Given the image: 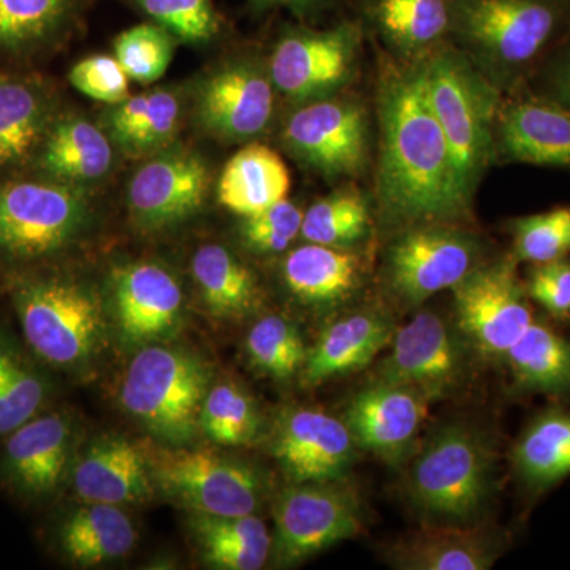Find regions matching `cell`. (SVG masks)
Segmentation results:
<instances>
[{"instance_id":"obj_33","label":"cell","mask_w":570,"mask_h":570,"mask_svg":"<svg viewBox=\"0 0 570 570\" xmlns=\"http://www.w3.org/2000/svg\"><path fill=\"white\" fill-rule=\"evenodd\" d=\"M50 104L39 86L21 78H0V171L20 164L43 141Z\"/></svg>"},{"instance_id":"obj_28","label":"cell","mask_w":570,"mask_h":570,"mask_svg":"<svg viewBox=\"0 0 570 570\" xmlns=\"http://www.w3.org/2000/svg\"><path fill=\"white\" fill-rule=\"evenodd\" d=\"M190 528L205 561L217 569L257 570L272 554L273 538L254 515H208L193 512Z\"/></svg>"},{"instance_id":"obj_29","label":"cell","mask_w":570,"mask_h":570,"mask_svg":"<svg viewBox=\"0 0 570 570\" xmlns=\"http://www.w3.org/2000/svg\"><path fill=\"white\" fill-rule=\"evenodd\" d=\"M181 119V100L176 91H156L127 97L112 105L105 124L122 151L138 156L163 148L174 138Z\"/></svg>"},{"instance_id":"obj_2","label":"cell","mask_w":570,"mask_h":570,"mask_svg":"<svg viewBox=\"0 0 570 570\" xmlns=\"http://www.w3.org/2000/svg\"><path fill=\"white\" fill-rule=\"evenodd\" d=\"M455 47L502 94L530 82L570 32V0H449Z\"/></svg>"},{"instance_id":"obj_25","label":"cell","mask_w":570,"mask_h":570,"mask_svg":"<svg viewBox=\"0 0 570 570\" xmlns=\"http://www.w3.org/2000/svg\"><path fill=\"white\" fill-rule=\"evenodd\" d=\"M498 553L494 539L478 527H426L390 551L392 564L406 570H485Z\"/></svg>"},{"instance_id":"obj_30","label":"cell","mask_w":570,"mask_h":570,"mask_svg":"<svg viewBox=\"0 0 570 570\" xmlns=\"http://www.w3.org/2000/svg\"><path fill=\"white\" fill-rule=\"evenodd\" d=\"M135 542L134 523L119 505L89 502L62 524V549L81 566L119 560L130 553Z\"/></svg>"},{"instance_id":"obj_6","label":"cell","mask_w":570,"mask_h":570,"mask_svg":"<svg viewBox=\"0 0 570 570\" xmlns=\"http://www.w3.org/2000/svg\"><path fill=\"white\" fill-rule=\"evenodd\" d=\"M29 346L45 362L77 366L88 362L104 336V313L88 288L71 281H29L14 294Z\"/></svg>"},{"instance_id":"obj_45","label":"cell","mask_w":570,"mask_h":570,"mask_svg":"<svg viewBox=\"0 0 570 570\" xmlns=\"http://www.w3.org/2000/svg\"><path fill=\"white\" fill-rule=\"evenodd\" d=\"M69 80L77 91L99 102L116 105L129 97V77L111 56L96 55L75 63Z\"/></svg>"},{"instance_id":"obj_39","label":"cell","mask_w":570,"mask_h":570,"mask_svg":"<svg viewBox=\"0 0 570 570\" xmlns=\"http://www.w3.org/2000/svg\"><path fill=\"white\" fill-rule=\"evenodd\" d=\"M246 352L258 371L279 381L298 374L307 356L298 328L281 316L255 322L246 336Z\"/></svg>"},{"instance_id":"obj_9","label":"cell","mask_w":570,"mask_h":570,"mask_svg":"<svg viewBox=\"0 0 570 570\" xmlns=\"http://www.w3.org/2000/svg\"><path fill=\"white\" fill-rule=\"evenodd\" d=\"M362 530V501L354 487L343 480L296 483L277 498L272 553L279 564H296Z\"/></svg>"},{"instance_id":"obj_15","label":"cell","mask_w":570,"mask_h":570,"mask_svg":"<svg viewBox=\"0 0 570 570\" xmlns=\"http://www.w3.org/2000/svg\"><path fill=\"white\" fill-rule=\"evenodd\" d=\"M356 448L346 422L318 409H287L273 428L272 453L295 483L343 480Z\"/></svg>"},{"instance_id":"obj_1","label":"cell","mask_w":570,"mask_h":570,"mask_svg":"<svg viewBox=\"0 0 570 570\" xmlns=\"http://www.w3.org/2000/svg\"><path fill=\"white\" fill-rule=\"evenodd\" d=\"M376 198L384 224L395 228L459 224L471 214L444 130L419 62L390 70L379 89Z\"/></svg>"},{"instance_id":"obj_42","label":"cell","mask_w":570,"mask_h":570,"mask_svg":"<svg viewBox=\"0 0 570 570\" xmlns=\"http://www.w3.org/2000/svg\"><path fill=\"white\" fill-rule=\"evenodd\" d=\"M115 58L129 80L149 85L164 77L174 58V36L159 24H137L115 40Z\"/></svg>"},{"instance_id":"obj_11","label":"cell","mask_w":570,"mask_h":570,"mask_svg":"<svg viewBox=\"0 0 570 570\" xmlns=\"http://www.w3.org/2000/svg\"><path fill=\"white\" fill-rule=\"evenodd\" d=\"M148 461L154 487L190 512L253 515L261 504V475L242 461L208 450H159Z\"/></svg>"},{"instance_id":"obj_7","label":"cell","mask_w":570,"mask_h":570,"mask_svg":"<svg viewBox=\"0 0 570 570\" xmlns=\"http://www.w3.org/2000/svg\"><path fill=\"white\" fill-rule=\"evenodd\" d=\"M85 194L69 183L0 186V254L33 261L66 249L88 224Z\"/></svg>"},{"instance_id":"obj_48","label":"cell","mask_w":570,"mask_h":570,"mask_svg":"<svg viewBox=\"0 0 570 570\" xmlns=\"http://www.w3.org/2000/svg\"><path fill=\"white\" fill-rule=\"evenodd\" d=\"M257 10L287 9L299 17H309L332 6V0H250Z\"/></svg>"},{"instance_id":"obj_10","label":"cell","mask_w":570,"mask_h":570,"mask_svg":"<svg viewBox=\"0 0 570 570\" xmlns=\"http://www.w3.org/2000/svg\"><path fill=\"white\" fill-rule=\"evenodd\" d=\"M469 341L459 325L420 311L393 335L392 351L373 371L376 384L420 390L431 400L456 392L469 376Z\"/></svg>"},{"instance_id":"obj_23","label":"cell","mask_w":570,"mask_h":570,"mask_svg":"<svg viewBox=\"0 0 570 570\" xmlns=\"http://www.w3.org/2000/svg\"><path fill=\"white\" fill-rule=\"evenodd\" d=\"M396 328L384 313L355 311L333 322L307 352L303 379L318 385L330 379L347 376L370 365L379 352L392 343Z\"/></svg>"},{"instance_id":"obj_35","label":"cell","mask_w":570,"mask_h":570,"mask_svg":"<svg viewBox=\"0 0 570 570\" xmlns=\"http://www.w3.org/2000/svg\"><path fill=\"white\" fill-rule=\"evenodd\" d=\"M517 387L528 392H570V341L532 322L504 355Z\"/></svg>"},{"instance_id":"obj_16","label":"cell","mask_w":570,"mask_h":570,"mask_svg":"<svg viewBox=\"0 0 570 570\" xmlns=\"http://www.w3.org/2000/svg\"><path fill=\"white\" fill-rule=\"evenodd\" d=\"M209 190V168L190 151H168L138 168L129 184L130 217L146 232L174 227L200 212Z\"/></svg>"},{"instance_id":"obj_34","label":"cell","mask_w":570,"mask_h":570,"mask_svg":"<svg viewBox=\"0 0 570 570\" xmlns=\"http://www.w3.org/2000/svg\"><path fill=\"white\" fill-rule=\"evenodd\" d=\"M513 466L524 485L547 490L570 475V411L539 415L513 449Z\"/></svg>"},{"instance_id":"obj_20","label":"cell","mask_w":570,"mask_h":570,"mask_svg":"<svg viewBox=\"0 0 570 570\" xmlns=\"http://www.w3.org/2000/svg\"><path fill=\"white\" fill-rule=\"evenodd\" d=\"M111 295L119 333L134 346L163 340L181 321V285L164 266H119L111 275Z\"/></svg>"},{"instance_id":"obj_41","label":"cell","mask_w":570,"mask_h":570,"mask_svg":"<svg viewBox=\"0 0 570 570\" xmlns=\"http://www.w3.org/2000/svg\"><path fill=\"white\" fill-rule=\"evenodd\" d=\"M515 261L549 264L570 254V206L519 217L510 224Z\"/></svg>"},{"instance_id":"obj_22","label":"cell","mask_w":570,"mask_h":570,"mask_svg":"<svg viewBox=\"0 0 570 570\" xmlns=\"http://www.w3.org/2000/svg\"><path fill=\"white\" fill-rule=\"evenodd\" d=\"M71 444L69 420L59 414L33 417L11 431L3 466L11 482L24 493L45 497L58 489Z\"/></svg>"},{"instance_id":"obj_4","label":"cell","mask_w":570,"mask_h":570,"mask_svg":"<svg viewBox=\"0 0 570 570\" xmlns=\"http://www.w3.org/2000/svg\"><path fill=\"white\" fill-rule=\"evenodd\" d=\"M494 455L478 428L453 422L434 431L409 471L412 502L434 519L466 523L493 493Z\"/></svg>"},{"instance_id":"obj_3","label":"cell","mask_w":570,"mask_h":570,"mask_svg":"<svg viewBox=\"0 0 570 570\" xmlns=\"http://www.w3.org/2000/svg\"><path fill=\"white\" fill-rule=\"evenodd\" d=\"M431 108L452 153L463 194L472 204L494 160V126L502 92L456 47L439 45L419 61Z\"/></svg>"},{"instance_id":"obj_46","label":"cell","mask_w":570,"mask_h":570,"mask_svg":"<svg viewBox=\"0 0 570 570\" xmlns=\"http://www.w3.org/2000/svg\"><path fill=\"white\" fill-rule=\"evenodd\" d=\"M530 298L554 317L570 316V262L568 258L534 265L527 283Z\"/></svg>"},{"instance_id":"obj_18","label":"cell","mask_w":570,"mask_h":570,"mask_svg":"<svg viewBox=\"0 0 570 570\" xmlns=\"http://www.w3.org/2000/svg\"><path fill=\"white\" fill-rule=\"evenodd\" d=\"M509 94L499 105L494 159L570 168V111L528 86Z\"/></svg>"},{"instance_id":"obj_27","label":"cell","mask_w":570,"mask_h":570,"mask_svg":"<svg viewBox=\"0 0 570 570\" xmlns=\"http://www.w3.org/2000/svg\"><path fill=\"white\" fill-rule=\"evenodd\" d=\"M41 142L40 167L59 181L91 183L110 171V138L86 119L56 122Z\"/></svg>"},{"instance_id":"obj_19","label":"cell","mask_w":570,"mask_h":570,"mask_svg":"<svg viewBox=\"0 0 570 570\" xmlns=\"http://www.w3.org/2000/svg\"><path fill=\"white\" fill-rule=\"evenodd\" d=\"M430 401L420 390L373 382L352 397L344 422L358 448L395 464L414 448Z\"/></svg>"},{"instance_id":"obj_5","label":"cell","mask_w":570,"mask_h":570,"mask_svg":"<svg viewBox=\"0 0 570 570\" xmlns=\"http://www.w3.org/2000/svg\"><path fill=\"white\" fill-rule=\"evenodd\" d=\"M209 377L197 356L179 348L146 346L127 367L119 400L154 436L186 444L200 426Z\"/></svg>"},{"instance_id":"obj_38","label":"cell","mask_w":570,"mask_h":570,"mask_svg":"<svg viewBox=\"0 0 570 570\" xmlns=\"http://www.w3.org/2000/svg\"><path fill=\"white\" fill-rule=\"evenodd\" d=\"M261 426L258 409L245 390L230 382L209 390L202 406L200 428L216 444H250Z\"/></svg>"},{"instance_id":"obj_24","label":"cell","mask_w":570,"mask_h":570,"mask_svg":"<svg viewBox=\"0 0 570 570\" xmlns=\"http://www.w3.org/2000/svg\"><path fill=\"white\" fill-rule=\"evenodd\" d=\"M365 276L354 250L307 243L287 254L283 264L288 292L305 305L332 307L360 291Z\"/></svg>"},{"instance_id":"obj_44","label":"cell","mask_w":570,"mask_h":570,"mask_svg":"<svg viewBox=\"0 0 570 570\" xmlns=\"http://www.w3.org/2000/svg\"><path fill=\"white\" fill-rule=\"evenodd\" d=\"M303 216L305 213L285 198L264 212L245 217L243 242L254 253H283L302 232Z\"/></svg>"},{"instance_id":"obj_26","label":"cell","mask_w":570,"mask_h":570,"mask_svg":"<svg viewBox=\"0 0 570 570\" xmlns=\"http://www.w3.org/2000/svg\"><path fill=\"white\" fill-rule=\"evenodd\" d=\"M291 174L283 157L261 142H250L225 164L217 197L239 216L264 212L287 198Z\"/></svg>"},{"instance_id":"obj_31","label":"cell","mask_w":570,"mask_h":570,"mask_svg":"<svg viewBox=\"0 0 570 570\" xmlns=\"http://www.w3.org/2000/svg\"><path fill=\"white\" fill-rule=\"evenodd\" d=\"M193 275L205 305L217 317H245L261 302L257 279L227 247L206 245L195 253Z\"/></svg>"},{"instance_id":"obj_43","label":"cell","mask_w":570,"mask_h":570,"mask_svg":"<svg viewBox=\"0 0 570 570\" xmlns=\"http://www.w3.org/2000/svg\"><path fill=\"white\" fill-rule=\"evenodd\" d=\"M156 24L187 43H205L219 32L213 0H138Z\"/></svg>"},{"instance_id":"obj_32","label":"cell","mask_w":570,"mask_h":570,"mask_svg":"<svg viewBox=\"0 0 570 570\" xmlns=\"http://www.w3.org/2000/svg\"><path fill=\"white\" fill-rule=\"evenodd\" d=\"M367 13L381 36L406 56L434 50L449 37V0H370Z\"/></svg>"},{"instance_id":"obj_37","label":"cell","mask_w":570,"mask_h":570,"mask_svg":"<svg viewBox=\"0 0 570 570\" xmlns=\"http://www.w3.org/2000/svg\"><path fill=\"white\" fill-rule=\"evenodd\" d=\"M75 0H0V50L22 51L61 31Z\"/></svg>"},{"instance_id":"obj_21","label":"cell","mask_w":570,"mask_h":570,"mask_svg":"<svg viewBox=\"0 0 570 570\" xmlns=\"http://www.w3.org/2000/svg\"><path fill=\"white\" fill-rule=\"evenodd\" d=\"M73 489L88 502L122 505L148 501L154 489L149 461L127 439H100L78 461Z\"/></svg>"},{"instance_id":"obj_13","label":"cell","mask_w":570,"mask_h":570,"mask_svg":"<svg viewBox=\"0 0 570 570\" xmlns=\"http://www.w3.org/2000/svg\"><path fill=\"white\" fill-rule=\"evenodd\" d=\"M283 141L299 163L326 178L356 176L370 156V119L355 99L311 100L288 116Z\"/></svg>"},{"instance_id":"obj_14","label":"cell","mask_w":570,"mask_h":570,"mask_svg":"<svg viewBox=\"0 0 570 570\" xmlns=\"http://www.w3.org/2000/svg\"><path fill=\"white\" fill-rule=\"evenodd\" d=\"M360 41L355 22L285 33L269 58V78L277 91L298 102L333 96L354 77Z\"/></svg>"},{"instance_id":"obj_47","label":"cell","mask_w":570,"mask_h":570,"mask_svg":"<svg viewBox=\"0 0 570 570\" xmlns=\"http://www.w3.org/2000/svg\"><path fill=\"white\" fill-rule=\"evenodd\" d=\"M528 88L570 111V32L543 59Z\"/></svg>"},{"instance_id":"obj_40","label":"cell","mask_w":570,"mask_h":570,"mask_svg":"<svg viewBox=\"0 0 570 570\" xmlns=\"http://www.w3.org/2000/svg\"><path fill=\"white\" fill-rule=\"evenodd\" d=\"M47 387L20 352L0 341V436L36 417Z\"/></svg>"},{"instance_id":"obj_8","label":"cell","mask_w":570,"mask_h":570,"mask_svg":"<svg viewBox=\"0 0 570 570\" xmlns=\"http://www.w3.org/2000/svg\"><path fill=\"white\" fill-rule=\"evenodd\" d=\"M478 236L456 224L403 228L385 255L384 277L397 302L419 306L430 296L452 291L480 265Z\"/></svg>"},{"instance_id":"obj_12","label":"cell","mask_w":570,"mask_h":570,"mask_svg":"<svg viewBox=\"0 0 570 570\" xmlns=\"http://www.w3.org/2000/svg\"><path fill=\"white\" fill-rule=\"evenodd\" d=\"M515 257L480 264L453 287L456 325L471 346L487 355L508 354L534 318Z\"/></svg>"},{"instance_id":"obj_36","label":"cell","mask_w":570,"mask_h":570,"mask_svg":"<svg viewBox=\"0 0 570 570\" xmlns=\"http://www.w3.org/2000/svg\"><path fill=\"white\" fill-rule=\"evenodd\" d=\"M371 225L370 205L355 189L321 198L303 216L299 235L307 243L351 249L365 238Z\"/></svg>"},{"instance_id":"obj_17","label":"cell","mask_w":570,"mask_h":570,"mask_svg":"<svg viewBox=\"0 0 570 570\" xmlns=\"http://www.w3.org/2000/svg\"><path fill=\"white\" fill-rule=\"evenodd\" d=\"M275 85L257 62L225 63L205 78L197 92L198 122L223 140L245 141L268 129Z\"/></svg>"}]
</instances>
